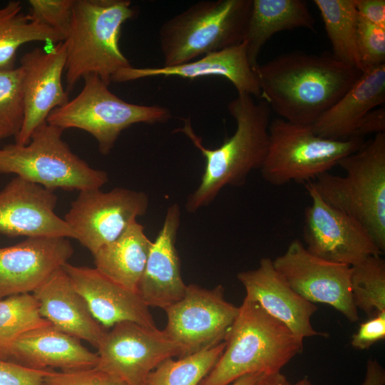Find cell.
<instances>
[{"label": "cell", "mask_w": 385, "mask_h": 385, "mask_svg": "<svg viewBox=\"0 0 385 385\" xmlns=\"http://www.w3.org/2000/svg\"><path fill=\"white\" fill-rule=\"evenodd\" d=\"M225 347L223 341L210 348L161 362L144 385H199L213 368Z\"/></svg>", "instance_id": "obj_29"}, {"label": "cell", "mask_w": 385, "mask_h": 385, "mask_svg": "<svg viewBox=\"0 0 385 385\" xmlns=\"http://www.w3.org/2000/svg\"><path fill=\"white\" fill-rule=\"evenodd\" d=\"M63 269L85 299L93 317L103 327L123 322L156 327L149 307L138 292L115 282L95 267L67 262Z\"/></svg>", "instance_id": "obj_19"}, {"label": "cell", "mask_w": 385, "mask_h": 385, "mask_svg": "<svg viewBox=\"0 0 385 385\" xmlns=\"http://www.w3.org/2000/svg\"><path fill=\"white\" fill-rule=\"evenodd\" d=\"M57 200L53 191L16 176L0 191V234L76 240L73 230L55 212Z\"/></svg>", "instance_id": "obj_16"}, {"label": "cell", "mask_w": 385, "mask_h": 385, "mask_svg": "<svg viewBox=\"0 0 385 385\" xmlns=\"http://www.w3.org/2000/svg\"><path fill=\"white\" fill-rule=\"evenodd\" d=\"M23 71L0 69V140L16 137L24 121Z\"/></svg>", "instance_id": "obj_32"}, {"label": "cell", "mask_w": 385, "mask_h": 385, "mask_svg": "<svg viewBox=\"0 0 385 385\" xmlns=\"http://www.w3.org/2000/svg\"><path fill=\"white\" fill-rule=\"evenodd\" d=\"M146 193L123 188L80 191L64 216L76 240L92 255L117 239L148 208Z\"/></svg>", "instance_id": "obj_11"}, {"label": "cell", "mask_w": 385, "mask_h": 385, "mask_svg": "<svg viewBox=\"0 0 385 385\" xmlns=\"http://www.w3.org/2000/svg\"><path fill=\"white\" fill-rule=\"evenodd\" d=\"M262 375L259 373L245 375L229 385H254Z\"/></svg>", "instance_id": "obj_42"}, {"label": "cell", "mask_w": 385, "mask_h": 385, "mask_svg": "<svg viewBox=\"0 0 385 385\" xmlns=\"http://www.w3.org/2000/svg\"><path fill=\"white\" fill-rule=\"evenodd\" d=\"M344 175L329 172L312 181L328 204L361 224L385 251V133L365 141L338 164Z\"/></svg>", "instance_id": "obj_5"}, {"label": "cell", "mask_w": 385, "mask_h": 385, "mask_svg": "<svg viewBox=\"0 0 385 385\" xmlns=\"http://www.w3.org/2000/svg\"><path fill=\"white\" fill-rule=\"evenodd\" d=\"M305 188L311 204L304 211L303 237L310 253L350 267L369 256L382 255L361 224L325 202L312 181Z\"/></svg>", "instance_id": "obj_13"}, {"label": "cell", "mask_w": 385, "mask_h": 385, "mask_svg": "<svg viewBox=\"0 0 385 385\" xmlns=\"http://www.w3.org/2000/svg\"><path fill=\"white\" fill-rule=\"evenodd\" d=\"M354 4L361 19L385 29L384 0H354Z\"/></svg>", "instance_id": "obj_39"}, {"label": "cell", "mask_w": 385, "mask_h": 385, "mask_svg": "<svg viewBox=\"0 0 385 385\" xmlns=\"http://www.w3.org/2000/svg\"><path fill=\"white\" fill-rule=\"evenodd\" d=\"M68 238L34 237L0 247V299L33 293L73 254Z\"/></svg>", "instance_id": "obj_17"}, {"label": "cell", "mask_w": 385, "mask_h": 385, "mask_svg": "<svg viewBox=\"0 0 385 385\" xmlns=\"http://www.w3.org/2000/svg\"><path fill=\"white\" fill-rule=\"evenodd\" d=\"M66 63L64 41L48 51L35 48L21 57L24 121L15 143L28 144L33 132L46 122L50 113L69 101L62 83Z\"/></svg>", "instance_id": "obj_15"}, {"label": "cell", "mask_w": 385, "mask_h": 385, "mask_svg": "<svg viewBox=\"0 0 385 385\" xmlns=\"http://www.w3.org/2000/svg\"><path fill=\"white\" fill-rule=\"evenodd\" d=\"M44 385H128L97 367L56 371L49 369Z\"/></svg>", "instance_id": "obj_35"}, {"label": "cell", "mask_w": 385, "mask_h": 385, "mask_svg": "<svg viewBox=\"0 0 385 385\" xmlns=\"http://www.w3.org/2000/svg\"><path fill=\"white\" fill-rule=\"evenodd\" d=\"M219 359L199 385H229L251 374H271L303 350V339L245 297Z\"/></svg>", "instance_id": "obj_3"}, {"label": "cell", "mask_w": 385, "mask_h": 385, "mask_svg": "<svg viewBox=\"0 0 385 385\" xmlns=\"http://www.w3.org/2000/svg\"><path fill=\"white\" fill-rule=\"evenodd\" d=\"M50 324L41 316L38 302L33 293L14 294L0 299V356L19 337Z\"/></svg>", "instance_id": "obj_31"}, {"label": "cell", "mask_w": 385, "mask_h": 385, "mask_svg": "<svg viewBox=\"0 0 385 385\" xmlns=\"http://www.w3.org/2000/svg\"><path fill=\"white\" fill-rule=\"evenodd\" d=\"M384 338L385 311L361 323L357 332L351 337V344L354 349L364 350Z\"/></svg>", "instance_id": "obj_37"}, {"label": "cell", "mask_w": 385, "mask_h": 385, "mask_svg": "<svg viewBox=\"0 0 385 385\" xmlns=\"http://www.w3.org/2000/svg\"><path fill=\"white\" fill-rule=\"evenodd\" d=\"M291 385H314V384L311 382V381L307 377H304L300 379L299 381H298L297 382L294 384H292Z\"/></svg>", "instance_id": "obj_43"}, {"label": "cell", "mask_w": 385, "mask_h": 385, "mask_svg": "<svg viewBox=\"0 0 385 385\" xmlns=\"http://www.w3.org/2000/svg\"><path fill=\"white\" fill-rule=\"evenodd\" d=\"M307 29L315 30V21L303 0H252L244 42L251 67L255 71L260 52L275 34Z\"/></svg>", "instance_id": "obj_25"}, {"label": "cell", "mask_w": 385, "mask_h": 385, "mask_svg": "<svg viewBox=\"0 0 385 385\" xmlns=\"http://www.w3.org/2000/svg\"><path fill=\"white\" fill-rule=\"evenodd\" d=\"M31 19L60 33L66 38L71 23L73 0H30Z\"/></svg>", "instance_id": "obj_33"}, {"label": "cell", "mask_w": 385, "mask_h": 385, "mask_svg": "<svg viewBox=\"0 0 385 385\" xmlns=\"http://www.w3.org/2000/svg\"><path fill=\"white\" fill-rule=\"evenodd\" d=\"M98 369L128 385H143L163 361L184 356L182 347L163 330L123 322L106 331L97 348Z\"/></svg>", "instance_id": "obj_10"}, {"label": "cell", "mask_w": 385, "mask_h": 385, "mask_svg": "<svg viewBox=\"0 0 385 385\" xmlns=\"http://www.w3.org/2000/svg\"><path fill=\"white\" fill-rule=\"evenodd\" d=\"M236 123L233 135L215 149L203 145L194 131L190 118L175 132L184 133L200 151L205 167L200 183L188 197L185 209L194 212L215 200L227 185L241 186L248 175L260 169L269 140L271 109L262 99L256 102L247 93H239L227 105Z\"/></svg>", "instance_id": "obj_2"}, {"label": "cell", "mask_w": 385, "mask_h": 385, "mask_svg": "<svg viewBox=\"0 0 385 385\" xmlns=\"http://www.w3.org/2000/svg\"><path fill=\"white\" fill-rule=\"evenodd\" d=\"M385 101V64L364 71L347 91L312 125L319 136L351 138L361 119Z\"/></svg>", "instance_id": "obj_24"}, {"label": "cell", "mask_w": 385, "mask_h": 385, "mask_svg": "<svg viewBox=\"0 0 385 385\" xmlns=\"http://www.w3.org/2000/svg\"><path fill=\"white\" fill-rule=\"evenodd\" d=\"M152 242L137 221L117 239L93 255L95 268L115 282L137 292Z\"/></svg>", "instance_id": "obj_26"}, {"label": "cell", "mask_w": 385, "mask_h": 385, "mask_svg": "<svg viewBox=\"0 0 385 385\" xmlns=\"http://www.w3.org/2000/svg\"><path fill=\"white\" fill-rule=\"evenodd\" d=\"M63 130L47 122L38 126L26 145L0 148V173L15 174L53 191L101 189L106 172L91 167L63 140Z\"/></svg>", "instance_id": "obj_7"}, {"label": "cell", "mask_w": 385, "mask_h": 385, "mask_svg": "<svg viewBox=\"0 0 385 385\" xmlns=\"http://www.w3.org/2000/svg\"><path fill=\"white\" fill-rule=\"evenodd\" d=\"M357 46L363 71L385 64V29L359 16Z\"/></svg>", "instance_id": "obj_34"}, {"label": "cell", "mask_w": 385, "mask_h": 385, "mask_svg": "<svg viewBox=\"0 0 385 385\" xmlns=\"http://www.w3.org/2000/svg\"><path fill=\"white\" fill-rule=\"evenodd\" d=\"M385 132V108L379 106L369 111L359 123L352 137L364 139V136Z\"/></svg>", "instance_id": "obj_38"}, {"label": "cell", "mask_w": 385, "mask_h": 385, "mask_svg": "<svg viewBox=\"0 0 385 385\" xmlns=\"http://www.w3.org/2000/svg\"><path fill=\"white\" fill-rule=\"evenodd\" d=\"M135 15L128 0H73L71 23L63 41L68 90L91 74L109 84L117 72L131 66L119 38L123 24Z\"/></svg>", "instance_id": "obj_4"}, {"label": "cell", "mask_w": 385, "mask_h": 385, "mask_svg": "<svg viewBox=\"0 0 385 385\" xmlns=\"http://www.w3.org/2000/svg\"><path fill=\"white\" fill-rule=\"evenodd\" d=\"M237 279L243 285L245 297L257 302L270 316L286 325L303 339L327 337L316 331L311 323L317 307L296 292L274 269L272 260L264 257L258 267L240 272Z\"/></svg>", "instance_id": "obj_18"}, {"label": "cell", "mask_w": 385, "mask_h": 385, "mask_svg": "<svg viewBox=\"0 0 385 385\" xmlns=\"http://www.w3.org/2000/svg\"><path fill=\"white\" fill-rule=\"evenodd\" d=\"M180 223V211L177 203L170 205L163 225L152 242L137 292L150 307L165 309L178 302L185 293L180 263L175 247Z\"/></svg>", "instance_id": "obj_20"}, {"label": "cell", "mask_w": 385, "mask_h": 385, "mask_svg": "<svg viewBox=\"0 0 385 385\" xmlns=\"http://www.w3.org/2000/svg\"><path fill=\"white\" fill-rule=\"evenodd\" d=\"M252 0L198 1L159 30L163 66L193 61L244 41Z\"/></svg>", "instance_id": "obj_6"}, {"label": "cell", "mask_w": 385, "mask_h": 385, "mask_svg": "<svg viewBox=\"0 0 385 385\" xmlns=\"http://www.w3.org/2000/svg\"><path fill=\"white\" fill-rule=\"evenodd\" d=\"M48 371L0 359V385H44V378Z\"/></svg>", "instance_id": "obj_36"}, {"label": "cell", "mask_w": 385, "mask_h": 385, "mask_svg": "<svg viewBox=\"0 0 385 385\" xmlns=\"http://www.w3.org/2000/svg\"><path fill=\"white\" fill-rule=\"evenodd\" d=\"M158 76H177L191 80L202 77H222L235 86L238 93H247L260 98L261 96L259 82L249 62L244 41L177 66L145 68L131 66L117 72L111 81L125 83Z\"/></svg>", "instance_id": "obj_21"}, {"label": "cell", "mask_w": 385, "mask_h": 385, "mask_svg": "<svg viewBox=\"0 0 385 385\" xmlns=\"http://www.w3.org/2000/svg\"><path fill=\"white\" fill-rule=\"evenodd\" d=\"M272 263L287 283L309 302L328 304L350 322L359 319L351 294L350 266L312 255L298 239Z\"/></svg>", "instance_id": "obj_14"}, {"label": "cell", "mask_w": 385, "mask_h": 385, "mask_svg": "<svg viewBox=\"0 0 385 385\" xmlns=\"http://www.w3.org/2000/svg\"><path fill=\"white\" fill-rule=\"evenodd\" d=\"M339 61L363 72L357 46L359 15L354 0H314Z\"/></svg>", "instance_id": "obj_28"}, {"label": "cell", "mask_w": 385, "mask_h": 385, "mask_svg": "<svg viewBox=\"0 0 385 385\" xmlns=\"http://www.w3.org/2000/svg\"><path fill=\"white\" fill-rule=\"evenodd\" d=\"M144 385V384H143Z\"/></svg>", "instance_id": "obj_44"}, {"label": "cell", "mask_w": 385, "mask_h": 385, "mask_svg": "<svg viewBox=\"0 0 385 385\" xmlns=\"http://www.w3.org/2000/svg\"><path fill=\"white\" fill-rule=\"evenodd\" d=\"M385 372L376 360L369 359L366 365V372L362 385H384Z\"/></svg>", "instance_id": "obj_40"}, {"label": "cell", "mask_w": 385, "mask_h": 385, "mask_svg": "<svg viewBox=\"0 0 385 385\" xmlns=\"http://www.w3.org/2000/svg\"><path fill=\"white\" fill-rule=\"evenodd\" d=\"M64 37L58 31L34 21L23 11L19 1L0 7V69L14 67L19 48L32 41L56 44Z\"/></svg>", "instance_id": "obj_27"}, {"label": "cell", "mask_w": 385, "mask_h": 385, "mask_svg": "<svg viewBox=\"0 0 385 385\" xmlns=\"http://www.w3.org/2000/svg\"><path fill=\"white\" fill-rule=\"evenodd\" d=\"M224 292L221 284L207 289L190 284L183 298L165 309L164 330L182 347L184 356L225 341L239 307L227 302Z\"/></svg>", "instance_id": "obj_12"}, {"label": "cell", "mask_w": 385, "mask_h": 385, "mask_svg": "<svg viewBox=\"0 0 385 385\" xmlns=\"http://www.w3.org/2000/svg\"><path fill=\"white\" fill-rule=\"evenodd\" d=\"M350 288L356 308L370 318L385 311V260L371 255L351 267Z\"/></svg>", "instance_id": "obj_30"}, {"label": "cell", "mask_w": 385, "mask_h": 385, "mask_svg": "<svg viewBox=\"0 0 385 385\" xmlns=\"http://www.w3.org/2000/svg\"><path fill=\"white\" fill-rule=\"evenodd\" d=\"M83 80L79 94L52 111L46 122L63 130L78 128L86 131L95 138L104 155L111 151L121 132L130 125L163 123L172 116L165 107L123 101L96 75H88Z\"/></svg>", "instance_id": "obj_9"}, {"label": "cell", "mask_w": 385, "mask_h": 385, "mask_svg": "<svg viewBox=\"0 0 385 385\" xmlns=\"http://www.w3.org/2000/svg\"><path fill=\"white\" fill-rule=\"evenodd\" d=\"M287 377L281 372L262 374L254 385H291Z\"/></svg>", "instance_id": "obj_41"}, {"label": "cell", "mask_w": 385, "mask_h": 385, "mask_svg": "<svg viewBox=\"0 0 385 385\" xmlns=\"http://www.w3.org/2000/svg\"><path fill=\"white\" fill-rule=\"evenodd\" d=\"M33 294L41 316L58 329L96 349L106 330L91 314L63 267L54 272Z\"/></svg>", "instance_id": "obj_23"}, {"label": "cell", "mask_w": 385, "mask_h": 385, "mask_svg": "<svg viewBox=\"0 0 385 385\" xmlns=\"http://www.w3.org/2000/svg\"><path fill=\"white\" fill-rule=\"evenodd\" d=\"M261 96L279 118L312 125L354 84L362 72L332 53L292 51L255 69Z\"/></svg>", "instance_id": "obj_1"}, {"label": "cell", "mask_w": 385, "mask_h": 385, "mask_svg": "<svg viewBox=\"0 0 385 385\" xmlns=\"http://www.w3.org/2000/svg\"><path fill=\"white\" fill-rule=\"evenodd\" d=\"M267 153L260 168L268 183H308L329 172L344 157L359 150L364 139L333 140L317 135L312 125L277 118L270 123Z\"/></svg>", "instance_id": "obj_8"}, {"label": "cell", "mask_w": 385, "mask_h": 385, "mask_svg": "<svg viewBox=\"0 0 385 385\" xmlns=\"http://www.w3.org/2000/svg\"><path fill=\"white\" fill-rule=\"evenodd\" d=\"M98 354L50 324L31 330L11 342L0 359L36 369L74 370L95 367Z\"/></svg>", "instance_id": "obj_22"}]
</instances>
